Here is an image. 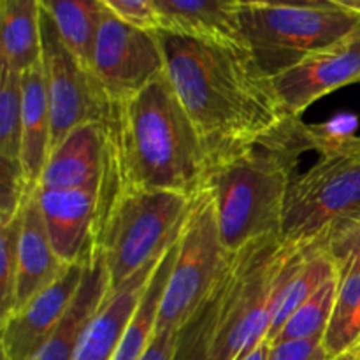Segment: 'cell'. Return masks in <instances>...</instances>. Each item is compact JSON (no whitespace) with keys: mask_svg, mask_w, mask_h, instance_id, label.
Masks as SVG:
<instances>
[{"mask_svg":"<svg viewBox=\"0 0 360 360\" xmlns=\"http://www.w3.org/2000/svg\"><path fill=\"white\" fill-rule=\"evenodd\" d=\"M157 35L165 72L199 134L210 169L288 118L273 79L246 51L160 28Z\"/></svg>","mask_w":360,"mask_h":360,"instance_id":"1","label":"cell"},{"mask_svg":"<svg viewBox=\"0 0 360 360\" xmlns=\"http://www.w3.org/2000/svg\"><path fill=\"white\" fill-rule=\"evenodd\" d=\"M304 252L273 234L232 253L207 301L179 330L174 360H238L255 350Z\"/></svg>","mask_w":360,"mask_h":360,"instance_id":"2","label":"cell"},{"mask_svg":"<svg viewBox=\"0 0 360 360\" xmlns=\"http://www.w3.org/2000/svg\"><path fill=\"white\" fill-rule=\"evenodd\" d=\"M108 134L118 178L129 188L193 197L206 181L207 155L167 72L115 104Z\"/></svg>","mask_w":360,"mask_h":360,"instance_id":"3","label":"cell"},{"mask_svg":"<svg viewBox=\"0 0 360 360\" xmlns=\"http://www.w3.org/2000/svg\"><path fill=\"white\" fill-rule=\"evenodd\" d=\"M316 150V127L288 116L207 172L221 243L229 253L280 234L302 153Z\"/></svg>","mask_w":360,"mask_h":360,"instance_id":"4","label":"cell"},{"mask_svg":"<svg viewBox=\"0 0 360 360\" xmlns=\"http://www.w3.org/2000/svg\"><path fill=\"white\" fill-rule=\"evenodd\" d=\"M192 197L122 185L111 148L94 243L104 257L111 292L160 257L181 232Z\"/></svg>","mask_w":360,"mask_h":360,"instance_id":"5","label":"cell"},{"mask_svg":"<svg viewBox=\"0 0 360 360\" xmlns=\"http://www.w3.org/2000/svg\"><path fill=\"white\" fill-rule=\"evenodd\" d=\"M315 164L297 172L285 206L281 241L304 248L360 217V137L316 127Z\"/></svg>","mask_w":360,"mask_h":360,"instance_id":"6","label":"cell"},{"mask_svg":"<svg viewBox=\"0 0 360 360\" xmlns=\"http://www.w3.org/2000/svg\"><path fill=\"white\" fill-rule=\"evenodd\" d=\"M241 23L246 51L273 79L357 30L360 14L338 7L243 4Z\"/></svg>","mask_w":360,"mask_h":360,"instance_id":"7","label":"cell"},{"mask_svg":"<svg viewBox=\"0 0 360 360\" xmlns=\"http://www.w3.org/2000/svg\"><path fill=\"white\" fill-rule=\"evenodd\" d=\"M231 255L221 243L213 195L202 185L192 197L179 232L155 330H181L214 290Z\"/></svg>","mask_w":360,"mask_h":360,"instance_id":"8","label":"cell"},{"mask_svg":"<svg viewBox=\"0 0 360 360\" xmlns=\"http://www.w3.org/2000/svg\"><path fill=\"white\" fill-rule=\"evenodd\" d=\"M42 70L51 115V150L76 127L97 122L109 127L115 105L94 72L63 44L55 23L42 11Z\"/></svg>","mask_w":360,"mask_h":360,"instance_id":"9","label":"cell"},{"mask_svg":"<svg viewBox=\"0 0 360 360\" xmlns=\"http://www.w3.org/2000/svg\"><path fill=\"white\" fill-rule=\"evenodd\" d=\"M91 72L111 104H122L165 72L157 30L134 27L105 11L95 39Z\"/></svg>","mask_w":360,"mask_h":360,"instance_id":"10","label":"cell"},{"mask_svg":"<svg viewBox=\"0 0 360 360\" xmlns=\"http://www.w3.org/2000/svg\"><path fill=\"white\" fill-rule=\"evenodd\" d=\"M359 81L360 27L336 44L273 77L281 108L294 118H301L302 112L323 95Z\"/></svg>","mask_w":360,"mask_h":360,"instance_id":"11","label":"cell"},{"mask_svg":"<svg viewBox=\"0 0 360 360\" xmlns=\"http://www.w3.org/2000/svg\"><path fill=\"white\" fill-rule=\"evenodd\" d=\"M84 273V257L70 264L65 273L25 308L2 320L0 350L2 360L30 359L65 319Z\"/></svg>","mask_w":360,"mask_h":360,"instance_id":"12","label":"cell"},{"mask_svg":"<svg viewBox=\"0 0 360 360\" xmlns=\"http://www.w3.org/2000/svg\"><path fill=\"white\" fill-rule=\"evenodd\" d=\"M102 190L104 176L79 188H35L53 248L67 266L83 259L94 243Z\"/></svg>","mask_w":360,"mask_h":360,"instance_id":"13","label":"cell"},{"mask_svg":"<svg viewBox=\"0 0 360 360\" xmlns=\"http://www.w3.org/2000/svg\"><path fill=\"white\" fill-rule=\"evenodd\" d=\"M153 9L160 30L246 51L243 0H153Z\"/></svg>","mask_w":360,"mask_h":360,"instance_id":"14","label":"cell"},{"mask_svg":"<svg viewBox=\"0 0 360 360\" xmlns=\"http://www.w3.org/2000/svg\"><path fill=\"white\" fill-rule=\"evenodd\" d=\"M108 127L91 122L70 130L51 151L39 188H79L98 181L108 164Z\"/></svg>","mask_w":360,"mask_h":360,"instance_id":"15","label":"cell"},{"mask_svg":"<svg viewBox=\"0 0 360 360\" xmlns=\"http://www.w3.org/2000/svg\"><path fill=\"white\" fill-rule=\"evenodd\" d=\"M35 188H32L25 202L20 248H18L14 306L11 313L25 308L35 295L51 287L69 267L53 248Z\"/></svg>","mask_w":360,"mask_h":360,"instance_id":"16","label":"cell"},{"mask_svg":"<svg viewBox=\"0 0 360 360\" xmlns=\"http://www.w3.org/2000/svg\"><path fill=\"white\" fill-rule=\"evenodd\" d=\"M164 255V253H162ZM160 255V257H162ZM157 257L139 273L134 274L125 285L109 292L104 304L91 316L79 338L72 360H111L120 340L136 311L139 299L146 290L153 271L160 260Z\"/></svg>","mask_w":360,"mask_h":360,"instance_id":"17","label":"cell"},{"mask_svg":"<svg viewBox=\"0 0 360 360\" xmlns=\"http://www.w3.org/2000/svg\"><path fill=\"white\" fill-rule=\"evenodd\" d=\"M111 292L108 267L101 250L91 243L84 253V273L79 290L65 319L53 336L27 360H72L79 338L91 316L98 311Z\"/></svg>","mask_w":360,"mask_h":360,"instance_id":"18","label":"cell"},{"mask_svg":"<svg viewBox=\"0 0 360 360\" xmlns=\"http://www.w3.org/2000/svg\"><path fill=\"white\" fill-rule=\"evenodd\" d=\"M21 165L32 188L39 186L51 151V115L42 62L21 74Z\"/></svg>","mask_w":360,"mask_h":360,"instance_id":"19","label":"cell"},{"mask_svg":"<svg viewBox=\"0 0 360 360\" xmlns=\"http://www.w3.org/2000/svg\"><path fill=\"white\" fill-rule=\"evenodd\" d=\"M41 0H0V67L23 74L42 62Z\"/></svg>","mask_w":360,"mask_h":360,"instance_id":"20","label":"cell"},{"mask_svg":"<svg viewBox=\"0 0 360 360\" xmlns=\"http://www.w3.org/2000/svg\"><path fill=\"white\" fill-rule=\"evenodd\" d=\"M179 239V236H178ZM178 239L169 246L160 257L157 264V269L153 271L144 290L143 297L139 299L136 311L120 340L118 348L111 360H141L146 352L155 329H157L158 311H160L162 297H164L165 287H167L169 276H171L172 264H174L176 252H178Z\"/></svg>","mask_w":360,"mask_h":360,"instance_id":"21","label":"cell"},{"mask_svg":"<svg viewBox=\"0 0 360 360\" xmlns=\"http://www.w3.org/2000/svg\"><path fill=\"white\" fill-rule=\"evenodd\" d=\"M41 7L55 23L63 44L91 70L95 39L105 9L98 0H41Z\"/></svg>","mask_w":360,"mask_h":360,"instance_id":"22","label":"cell"},{"mask_svg":"<svg viewBox=\"0 0 360 360\" xmlns=\"http://www.w3.org/2000/svg\"><path fill=\"white\" fill-rule=\"evenodd\" d=\"M333 276H336L333 262L315 246H306L301 262L297 264V267H295L294 273L288 278L287 285H285L276 315H274L271 329L267 333L266 340L271 345L274 343V340L281 333L288 319Z\"/></svg>","mask_w":360,"mask_h":360,"instance_id":"23","label":"cell"},{"mask_svg":"<svg viewBox=\"0 0 360 360\" xmlns=\"http://www.w3.org/2000/svg\"><path fill=\"white\" fill-rule=\"evenodd\" d=\"M360 341V274L343 278L329 326L322 338L327 359L347 355Z\"/></svg>","mask_w":360,"mask_h":360,"instance_id":"24","label":"cell"},{"mask_svg":"<svg viewBox=\"0 0 360 360\" xmlns=\"http://www.w3.org/2000/svg\"><path fill=\"white\" fill-rule=\"evenodd\" d=\"M338 287L340 280L333 276L327 280L294 315L288 319L281 333L274 340L273 345L287 343V341H302L313 340V338H323L327 326H329L330 315H333L334 302H336Z\"/></svg>","mask_w":360,"mask_h":360,"instance_id":"25","label":"cell"},{"mask_svg":"<svg viewBox=\"0 0 360 360\" xmlns=\"http://www.w3.org/2000/svg\"><path fill=\"white\" fill-rule=\"evenodd\" d=\"M21 74L0 67V162L21 165Z\"/></svg>","mask_w":360,"mask_h":360,"instance_id":"26","label":"cell"},{"mask_svg":"<svg viewBox=\"0 0 360 360\" xmlns=\"http://www.w3.org/2000/svg\"><path fill=\"white\" fill-rule=\"evenodd\" d=\"M309 246H315L333 262L340 281L360 274V217L329 229Z\"/></svg>","mask_w":360,"mask_h":360,"instance_id":"27","label":"cell"},{"mask_svg":"<svg viewBox=\"0 0 360 360\" xmlns=\"http://www.w3.org/2000/svg\"><path fill=\"white\" fill-rule=\"evenodd\" d=\"M23 213L25 206L13 220L0 225V311H2V320L11 315L14 306V285H16L18 273V248H20Z\"/></svg>","mask_w":360,"mask_h":360,"instance_id":"28","label":"cell"},{"mask_svg":"<svg viewBox=\"0 0 360 360\" xmlns=\"http://www.w3.org/2000/svg\"><path fill=\"white\" fill-rule=\"evenodd\" d=\"M98 2L108 13L115 14L116 18L134 25V27L158 30L153 0H98Z\"/></svg>","mask_w":360,"mask_h":360,"instance_id":"29","label":"cell"},{"mask_svg":"<svg viewBox=\"0 0 360 360\" xmlns=\"http://www.w3.org/2000/svg\"><path fill=\"white\" fill-rule=\"evenodd\" d=\"M322 338L271 345L267 360H326Z\"/></svg>","mask_w":360,"mask_h":360,"instance_id":"30","label":"cell"},{"mask_svg":"<svg viewBox=\"0 0 360 360\" xmlns=\"http://www.w3.org/2000/svg\"><path fill=\"white\" fill-rule=\"evenodd\" d=\"M178 341L179 330H155L141 360H174Z\"/></svg>","mask_w":360,"mask_h":360,"instance_id":"31","label":"cell"},{"mask_svg":"<svg viewBox=\"0 0 360 360\" xmlns=\"http://www.w3.org/2000/svg\"><path fill=\"white\" fill-rule=\"evenodd\" d=\"M243 4H267V6H294V7H338L348 9V0H243Z\"/></svg>","mask_w":360,"mask_h":360,"instance_id":"32","label":"cell"},{"mask_svg":"<svg viewBox=\"0 0 360 360\" xmlns=\"http://www.w3.org/2000/svg\"><path fill=\"white\" fill-rule=\"evenodd\" d=\"M269 352H271V343L267 340H264L255 350L250 352L248 355H245V357L238 360H267L269 359Z\"/></svg>","mask_w":360,"mask_h":360,"instance_id":"33","label":"cell"},{"mask_svg":"<svg viewBox=\"0 0 360 360\" xmlns=\"http://www.w3.org/2000/svg\"><path fill=\"white\" fill-rule=\"evenodd\" d=\"M326 360H360V357H359V355H355L354 352H350V354L341 355V357H336V359H326Z\"/></svg>","mask_w":360,"mask_h":360,"instance_id":"34","label":"cell"},{"mask_svg":"<svg viewBox=\"0 0 360 360\" xmlns=\"http://www.w3.org/2000/svg\"><path fill=\"white\" fill-rule=\"evenodd\" d=\"M348 9L360 14V0H350V2H348Z\"/></svg>","mask_w":360,"mask_h":360,"instance_id":"35","label":"cell"},{"mask_svg":"<svg viewBox=\"0 0 360 360\" xmlns=\"http://www.w3.org/2000/svg\"><path fill=\"white\" fill-rule=\"evenodd\" d=\"M352 352H354L355 355H359V357H360V341H359V343H357V347H355L354 350H352Z\"/></svg>","mask_w":360,"mask_h":360,"instance_id":"36","label":"cell"},{"mask_svg":"<svg viewBox=\"0 0 360 360\" xmlns=\"http://www.w3.org/2000/svg\"><path fill=\"white\" fill-rule=\"evenodd\" d=\"M359 83H360V81H359Z\"/></svg>","mask_w":360,"mask_h":360,"instance_id":"37","label":"cell"}]
</instances>
